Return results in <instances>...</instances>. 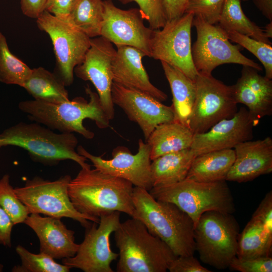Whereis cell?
Returning a JSON list of instances; mask_svg holds the SVG:
<instances>
[{
	"mask_svg": "<svg viewBox=\"0 0 272 272\" xmlns=\"http://www.w3.org/2000/svg\"><path fill=\"white\" fill-rule=\"evenodd\" d=\"M133 185L128 181L95 168H81L68 188L70 199L79 212L99 219L119 212L132 217Z\"/></svg>",
	"mask_w": 272,
	"mask_h": 272,
	"instance_id": "obj_1",
	"label": "cell"
},
{
	"mask_svg": "<svg viewBox=\"0 0 272 272\" xmlns=\"http://www.w3.org/2000/svg\"><path fill=\"white\" fill-rule=\"evenodd\" d=\"M271 248L272 232L260 220L252 217L239 234L236 256L245 259L269 256Z\"/></svg>",
	"mask_w": 272,
	"mask_h": 272,
	"instance_id": "obj_28",
	"label": "cell"
},
{
	"mask_svg": "<svg viewBox=\"0 0 272 272\" xmlns=\"http://www.w3.org/2000/svg\"><path fill=\"white\" fill-rule=\"evenodd\" d=\"M85 92L89 95V101L82 97L56 103L34 99L20 102L18 107L31 120L51 129L62 133L77 132L87 139H92L94 133L84 126L83 121L90 119L98 127L104 129L109 127L110 120L102 108L97 93L89 87L85 88Z\"/></svg>",
	"mask_w": 272,
	"mask_h": 272,
	"instance_id": "obj_3",
	"label": "cell"
},
{
	"mask_svg": "<svg viewBox=\"0 0 272 272\" xmlns=\"http://www.w3.org/2000/svg\"><path fill=\"white\" fill-rule=\"evenodd\" d=\"M131 218L141 221L153 235L165 242L177 256L194 255V225L175 204L155 199L148 190L134 186Z\"/></svg>",
	"mask_w": 272,
	"mask_h": 272,
	"instance_id": "obj_2",
	"label": "cell"
},
{
	"mask_svg": "<svg viewBox=\"0 0 272 272\" xmlns=\"http://www.w3.org/2000/svg\"><path fill=\"white\" fill-rule=\"evenodd\" d=\"M239 226L230 214L203 213L194 229L195 251L205 264L218 269L229 267L237 255Z\"/></svg>",
	"mask_w": 272,
	"mask_h": 272,
	"instance_id": "obj_7",
	"label": "cell"
},
{
	"mask_svg": "<svg viewBox=\"0 0 272 272\" xmlns=\"http://www.w3.org/2000/svg\"><path fill=\"white\" fill-rule=\"evenodd\" d=\"M172 94L175 120L187 126V121L194 102L195 83L177 69L161 61Z\"/></svg>",
	"mask_w": 272,
	"mask_h": 272,
	"instance_id": "obj_26",
	"label": "cell"
},
{
	"mask_svg": "<svg viewBox=\"0 0 272 272\" xmlns=\"http://www.w3.org/2000/svg\"><path fill=\"white\" fill-rule=\"evenodd\" d=\"M235 159L233 149L197 155L193 160L186 178L201 182L226 180Z\"/></svg>",
	"mask_w": 272,
	"mask_h": 272,
	"instance_id": "obj_24",
	"label": "cell"
},
{
	"mask_svg": "<svg viewBox=\"0 0 272 272\" xmlns=\"http://www.w3.org/2000/svg\"><path fill=\"white\" fill-rule=\"evenodd\" d=\"M78 141L73 133H57L37 122H20L0 133V149L9 146L26 150L34 161L54 165L71 160L81 168L90 167L77 151Z\"/></svg>",
	"mask_w": 272,
	"mask_h": 272,
	"instance_id": "obj_5",
	"label": "cell"
},
{
	"mask_svg": "<svg viewBox=\"0 0 272 272\" xmlns=\"http://www.w3.org/2000/svg\"><path fill=\"white\" fill-rule=\"evenodd\" d=\"M243 1H248V0H242Z\"/></svg>",
	"mask_w": 272,
	"mask_h": 272,
	"instance_id": "obj_46",
	"label": "cell"
},
{
	"mask_svg": "<svg viewBox=\"0 0 272 272\" xmlns=\"http://www.w3.org/2000/svg\"><path fill=\"white\" fill-rule=\"evenodd\" d=\"M0 206L9 216L14 225L24 223L30 214L27 207L16 195L8 174L4 175L0 179Z\"/></svg>",
	"mask_w": 272,
	"mask_h": 272,
	"instance_id": "obj_34",
	"label": "cell"
},
{
	"mask_svg": "<svg viewBox=\"0 0 272 272\" xmlns=\"http://www.w3.org/2000/svg\"><path fill=\"white\" fill-rule=\"evenodd\" d=\"M194 83L195 97L187 121V126L194 134L207 131L238 111L232 86L226 85L212 74L199 73Z\"/></svg>",
	"mask_w": 272,
	"mask_h": 272,
	"instance_id": "obj_11",
	"label": "cell"
},
{
	"mask_svg": "<svg viewBox=\"0 0 272 272\" xmlns=\"http://www.w3.org/2000/svg\"><path fill=\"white\" fill-rule=\"evenodd\" d=\"M16 251L21 263L13 267V272H69L71 268L56 262L50 256L40 252L35 254L18 245Z\"/></svg>",
	"mask_w": 272,
	"mask_h": 272,
	"instance_id": "obj_32",
	"label": "cell"
},
{
	"mask_svg": "<svg viewBox=\"0 0 272 272\" xmlns=\"http://www.w3.org/2000/svg\"><path fill=\"white\" fill-rule=\"evenodd\" d=\"M168 270L170 272H211L201 265L192 255L178 256L171 263Z\"/></svg>",
	"mask_w": 272,
	"mask_h": 272,
	"instance_id": "obj_38",
	"label": "cell"
},
{
	"mask_svg": "<svg viewBox=\"0 0 272 272\" xmlns=\"http://www.w3.org/2000/svg\"><path fill=\"white\" fill-rule=\"evenodd\" d=\"M241 0H226L217 24L225 31H235L271 45L264 29L251 21L244 14Z\"/></svg>",
	"mask_w": 272,
	"mask_h": 272,
	"instance_id": "obj_29",
	"label": "cell"
},
{
	"mask_svg": "<svg viewBox=\"0 0 272 272\" xmlns=\"http://www.w3.org/2000/svg\"><path fill=\"white\" fill-rule=\"evenodd\" d=\"M24 223L31 228L40 242V252L54 259L74 256L79 244L75 242V232L69 229L60 219L31 214Z\"/></svg>",
	"mask_w": 272,
	"mask_h": 272,
	"instance_id": "obj_22",
	"label": "cell"
},
{
	"mask_svg": "<svg viewBox=\"0 0 272 272\" xmlns=\"http://www.w3.org/2000/svg\"><path fill=\"white\" fill-rule=\"evenodd\" d=\"M123 4L134 2L138 5L144 19L149 24V28L157 30L163 28L167 22L164 0H119Z\"/></svg>",
	"mask_w": 272,
	"mask_h": 272,
	"instance_id": "obj_35",
	"label": "cell"
},
{
	"mask_svg": "<svg viewBox=\"0 0 272 272\" xmlns=\"http://www.w3.org/2000/svg\"><path fill=\"white\" fill-rule=\"evenodd\" d=\"M252 217L260 220L266 229L272 232V192L267 193L258 207L253 213Z\"/></svg>",
	"mask_w": 272,
	"mask_h": 272,
	"instance_id": "obj_39",
	"label": "cell"
},
{
	"mask_svg": "<svg viewBox=\"0 0 272 272\" xmlns=\"http://www.w3.org/2000/svg\"><path fill=\"white\" fill-rule=\"evenodd\" d=\"M120 212H114L101 216L99 226L94 222L86 228L85 237L76 254L62 259V263L71 268L84 272H113L111 262L118 257L110 244V236L118 227Z\"/></svg>",
	"mask_w": 272,
	"mask_h": 272,
	"instance_id": "obj_13",
	"label": "cell"
},
{
	"mask_svg": "<svg viewBox=\"0 0 272 272\" xmlns=\"http://www.w3.org/2000/svg\"><path fill=\"white\" fill-rule=\"evenodd\" d=\"M102 0H76L69 19L90 38L101 36L103 19Z\"/></svg>",
	"mask_w": 272,
	"mask_h": 272,
	"instance_id": "obj_30",
	"label": "cell"
},
{
	"mask_svg": "<svg viewBox=\"0 0 272 272\" xmlns=\"http://www.w3.org/2000/svg\"><path fill=\"white\" fill-rule=\"evenodd\" d=\"M112 62L113 82L151 95L160 101L167 99L164 92L154 86L142 64L146 54L134 47L118 45Z\"/></svg>",
	"mask_w": 272,
	"mask_h": 272,
	"instance_id": "obj_21",
	"label": "cell"
},
{
	"mask_svg": "<svg viewBox=\"0 0 272 272\" xmlns=\"http://www.w3.org/2000/svg\"><path fill=\"white\" fill-rule=\"evenodd\" d=\"M38 28L49 36L56 61L54 73L65 86L74 81V69L83 61L91 38L69 17L59 18L43 11L36 19Z\"/></svg>",
	"mask_w": 272,
	"mask_h": 272,
	"instance_id": "obj_9",
	"label": "cell"
},
{
	"mask_svg": "<svg viewBox=\"0 0 272 272\" xmlns=\"http://www.w3.org/2000/svg\"><path fill=\"white\" fill-rule=\"evenodd\" d=\"M116 50L112 43L100 36L91 38V45L82 62L74 69L77 77L94 86L102 108L110 120L114 116L111 97L113 82L112 62Z\"/></svg>",
	"mask_w": 272,
	"mask_h": 272,
	"instance_id": "obj_15",
	"label": "cell"
},
{
	"mask_svg": "<svg viewBox=\"0 0 272 272\" xmlns=\"http://www.w3.org/2000/svg\"><path fill=\"white\" fill-rule=\"evenodd\" d=\"M192 26L196 29V40L191 46L192 58L198 73L211 75L215 68L226 63L247 65L262 71L260 65L244 56L238 45L230 42L225 32L217 24L194 16Z\"/></svg>",
	"mask_w": 272,
	"mask_h": 272,
	"instance_id": "obj_10",
	"label": "cell"
},
{
	"mask_svg": "<svg viewBox=\"0 0 272 272\" xmlns=\"http://www.w3.org/2000/svg\"><path fill=\"white\" fill-rule=\"evenodd\" d=\"M229 267L240 272H271L272 258L269 256L245 259L236 256Z\"/></svg>",
	"mask_w": 272,
	"mask_h": 272,
	"instance_id": "obj_37",
	"label": "cell"
},
{
	"mask_svg": "<svg viewBox=\"0 0 272 272\" xmlns=\"http://www.w3.org/2000/svg\"><path fill=\"white\" fill-rule=\"evenodd\" d=\"M65 87L54 73L39 66L32 69L22 88L35 100L56 103L70 100Z\"/></svg>",
	"mask_w": 272,
	"mask_h": 272,
	"instance_id": "obj_27",
	"label": "cell"
},
{
	"mask_svg": "<svg viewBox=\"0 0 272 272\" xmlns=\"http://www.w3.org/2000/svg\"><path fill=\"white\" fill-rule=\"evenodd\" d=\"M226 0H188L185 13H191L211 24L218 23Z\"/></svg>",
	"mask_w": 272,
	"mask_h": 272,
	"instance_id": "obj_36",
	"label": "cell"
},
{
	"mask_svg": "<svg viewBox=\"0 0 272 272\" xmlns=\"http://www.w3.org/2000/svg\"><path fill=\"white\" fill-rule=\"evenodd\" d=\"M113 233L119 250L117 272H166L177 257L137 219L120 222Z\"/></svg>",
	"mask_w": 272,
	"mask_h": 272,
	"instance_id": "obj_4",
	"label": "cell"
},
{
	"mask_svg": "<svg viewBox=\"0 0 272 272\" xmlns=\"http://www.w3.org/2000/svg\"><path fill=\"white\" fill-rule=\"evenodd\" d=\"M242 66L240 77L232 85L233 96L237 104L246 106L256 126L260 119L272 114V80L251 66Z\"/></svg>",
	"mask_w": 272,
	"mask_h": 272,
	"instance_id": "obj_19",
	"label": "cell"
},
{
	"mask_svg": "<svg viewBox=\"0 0 272 272\" xmlns=\"http://www.w3.org/2000/svg\"><path fill=\"white\" fill-rule=\"evenodd\" d=\"M235 159L226 181L246 182L272 172V139L241 143L234 148Z\"/></svg>",
	"mask_w": 272,
	"mask_h": 272,
	"instance_id": "obj_20",
	"label": "cell"
},
{
	"mask_svg": "<svg viewBox=\"0 0 272 272\" xmlns=\"http://www.w3.org/2000/svg\"><path fill=\"white\" fill-rule=\"evenodd\" d=\"M77 151L89 160L96 169L103 173L125 179L133 186L148 191L153 187L150 148L141 139L139 140L137 154H132L125 147H118L113 150L112 158L110 160L93 155L82 146L77 147Z\"/></svg>",
	"mask_w": 272,
	"mask_h": 272,
	"instance_id": "obj_14",
	"label": "cell"
},
{
	"mask_svg": "<svg viewBox=\"0 0 272 272\" xmlns=\"http://www.w3.org/2000/svg\"><path fill=\"white\" fill-rule=\"evenodd\" d=\"M255 126L248 110L241 107L231 118L221 120L205 132L194 134L190 147L195 155L234 148L253 138Z\"/></svg>",
	"mask_w": 272,
	"mask_h": 272,
	"instance_id": "obj_18",
	"label": "cell"
},
{
	"mask_svg": "<svg viewBox=\"0 0 272 272\" xmlns=\"http://www.w3.org/2000/svg\"><path fill=\"white\" fill-rule=\"evenodd\" d=\"M3 266L0 264V271H2L3 270Z\"/></svg>",
	"mask_w": 272,
	"mask_h": 272,
	"instance_id": "obj_45",
	"label": "cell"
},
{
	"mask_svg": "<svg viewBox=\"0 0 272 272\" xmlns=\"http://www.w3.org/2000/svg\"><path fill=\"white\" fill-rule=\"evenodd\" d=\"M103 9L101 36L116 46L134 47L150 57L153 30L144 25L140 9L122 10L111 0L103 1Z\"/></svg>",
	"mask_w": 272,
	"mask_h": 272,
	"instance_id": "obj_16",
	"label": "cell"
},
{
	"mask_svg": "<svg viewBox=\"0 0 272 272\" xmlns=\"http://www.w3.org/2000/svg\"><path fill=\"white\" fill-rule=\"evenodd\" d=\"M226 181L201 182L185 178L179 182L154 186L149 192L157 200L176 205L192 219L195 227L206 212L230 214L235 212L234 198Z\"/></svg>",
	"mask_w": 272,
	"mask_h": 272,
	"instance_id": "obj_6",
	"label": "cell"
},
{
	"mask_svg": "<svg viewBox=\"0 0 272 272\" xmlns=\"http://www.w3.org/2000/svg\"><path fill=\"white\" fill-rule=\"evenodd\" d=\"M193 136L187 126L177 120L157 125L146 141L150 148L151 160L190 148Z\"/></svg>",
	"mask_w": 272,
	"mask_h": 272,
	"instance_id": "obj_23",
	"label": "cell"
},
{
	"mask_svg": "<svg viewBox=\"0 0 272 272\" xmlns=\"http://www.w3.org/2000/svg\"><path fill=\"white\" fill-rule=\"evenodd\" d=\"M111 97L113 104L121 108L131 121L142 129L145 141L158 125L175 120L172 106L142 91L113 82Z\"/></svg>",
	"mask_w": 272,
	"mask_h": 272,
	"instance_id": "obj_17",
	"label": "cell"
},
{
	"mask_svg": "<svg viewBox=\"0 0 272 272\" xmlns=\"http://www.w3.org/2000/svg\"><path fill=\"white\" fill-rule=\"evenodd\" d=\"M14 226L9 216L0 206V244L11 247V233Z\"/></svg>",
	"mask_w": 272,
	"mask_h": 272,
	"instance_id": "obj_41",
	"label": "cell"
},
{
	"mask_svg": "<svg viewBox=\"0 0 272 272\" xmlns=\"http://www.w3.org/2000/svg\"><path fill=\"white\" fill-rule=\"evenodd\" d=\"M255 7L270 22H272V0H253Z\"/></svg>",
	"mask_w": 272,
	"mask_h": 272,
	"instance_id": "obj_43",
	"label": "cell"
},
{
	"mask_svg": "<svg viewBox=\"0 0 272 272\" xmlns=\"http://www.w3.org/2000/svg\"><path fill=\"white\" fill-rule=\"evenodd\" d=\"M76 0H46L45 11L59 18L68 17Z\"/></svg>",
	"mask_w": 272,
	"mask_h": 272,
	"instance_id": "obj_40",
	"label": "cell"
},
{
	"mask_svg": "<svg viewBox=\"0 0 272 272\" xmlns=\"http://www.w3.org/2000/svg\"><path fill=\"white\" fill-rule=\"evenodd\" d=\"M31 72L32 69L11 52L6 38L0 32V82L23 87Z\"/></svg>",
	"mask_w": 272,
	"mask_h": 272,
	"instance_id": "obj_31",
	"label": "cell"
},
{
	"mask_svg": "<svg viewBox=\"0 0 272 272\" xmlns=\"http://www.w3.org/2000/svg\"><path fill=\"white\" fill-rule=\"evenodd\" d=\"M196 157L190 148L161 156L151 164L153 187L179 182L184 180Z\"/></svg>",
	"mask_w": 272,
	"mask_h": 272,
	"instance_id": "obj_25",
	"label": "cell"
},
{
	"mask_svg": "<svg viewBox=\"0 0 272 272\" xmlns=\"http://www.w3.org/2000/svg\"><path fill=\"white\" fill-rule=\"evenodd\" d=\"M264 31L268 39L272 38V22H270L265 26Z\"/></svg>",
	"mask_w": 272,
	"mask_h": 272,
	"instance_id": "obj_44",
	"label": "cell"
},
{
	"mask_svg": "<svg viewBox=\"0 0 272 272\" xmlns=\"http://www.w3.org/2000/svg\"><path fill=\"white\" fill-rule=\"evenodd\" d=\"M194 15L185 13L167 21L164 26L153 30L150 57L177 69L193 81L198 75L192 58L191 29Z\"/></svg>",
	"mask_w": 272,
	"mask_h": 272,
	"instance_id": "obj_12",
	"label": "cell"
},
{
	"mask_svg": "<svg viewBox=\"0 0 272 272\" xmlns=\"http://www.w3.org/2000/svg\"><path fill=\"white\" fill-rule=\"evenodd\" d=\"M71 179L69 175L54 181L36 176L27 180L23 186L15 188L14 191L30 214H43L58 219L71 218L85 228L92 224L90 222L98 224L100 219L84 215L73 206L68 192Z\"/></svg>",
	"mask_w": 272,
	"mask_h": 272,
	"instance_id": "obj_8",
	"label": "cell"
},
{
	"mask_svg": "<svg viewBox=\"0 0 272 272\" xmlns=\"http://www.w3.org/2000/svg\"><path fill=\"white\" fill-rule=\"evenodd\" d=\"M46 0H21V9L26 16L37 19L45 11Z\"/></svg>",
	"mask_w": 272,
	"mask_h": 272,
	"instance_id": "obj_42",
	"label": "cell"
},
{
	"mask_svg": "<svg viewBox=\"0 0 272 272\" xmlns=\"http://www.w3.org/2000/svg\"><path fill=\"white\" fill-rule=\"evenodd\" d=\"M225 32L230 40L238 43L256 57L264 68V76L272 79L271 45L235 31Z\"/></svg>",
	"mask_w": 272,
	"mask_h": 272,
	"instance_id": "obj_33",
	"label": "cell"
}]
</instances>
